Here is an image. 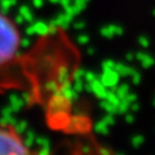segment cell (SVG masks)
Returning <instances> with one entry per match:
<instances>
[{"label": "cell", "instance_id": "1", "mask_svg": "<svg viewBox=\"0 0 155 155\" xmlns=\"http://www.w3.org/2000/svg\"><path fill=\"white\" fill-rule=\"evenodd\" d=\"M21 47V34L11 18L0 12V67L17 57Z\"/></svg>", "mask_w": 155, "mask_h": 155}, {"label": "cell", "instance_id": "2", "mask_svg": "<svg viewBox=\"0 0 155 155\" xmlns=\"http://www.w3.org/2000/svg\"><path fill=\"white\" fill-rule=\"evenodd\" d=\"M0 155H35L12 125L0 124Z\"/></svg>", "mask_w": 155, "mask_h": 155}]
</instances>
